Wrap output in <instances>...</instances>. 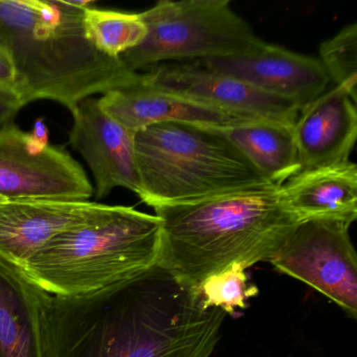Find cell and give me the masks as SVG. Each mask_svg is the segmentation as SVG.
I'll use <instances>...</instances> for the list:
<instances>
[{"label":"cell","mask_w":357,"mask_h":357,"mask_svg":"<svg viewBox=\"0 0 357 357\" xmlns=\"http://www.w3.org/2000/svg\"><path fill=\"white\" fill-rule=\"evenodd\" d=\"M3 200H7V199H5V198H3V197H0V202H3Z\"/></svg>","instance_id":"23"},{"label":"cell","mask_w":357,"mask_h":357,"mask_svg":"<svg viewBox=\"0 0 357 357\" xmlns=\"http://www.w3.org/2000/svg\"><path fill=\"white\" fill-rule=\"evenodd\" d=\"M350 227L334 220L303 221L269 262L356 319L357 257L349 235Z\"/></svg>","instance_id":"8"},{"label":"cell","mask_w":357,"mask_h":357,"mask_svg":"<svg viewBox=\"0 0 357 357\" xmlns=\"http://www.w3.org/2000/svg\"><path fill=\"white\" fill-rule=\"evenodd\" d=\"M218 129L268 183L280 187L301 172L294 125L250 120Z\"/></svg>","instance_id":"17"},{"label":"cell","mask_w":357,"mask_h":357,"mask_svg":"<svg viewBox=\"0 0 357 357\" xmlns=\"http://www.w3.org/2000/svg\"><path fill=\"white\" fill-rule=\"evenodd\" d=\"M72 114L70 144L93 172L96 198L107 197L116 188H125L137 195L135 132L104 112L98 100H83Z\"/></svg>","instance_id":"11"},{"label":"cell","mask_w":357,"mask_h":357,"mask_svg":"<svg viewBox=\"0 0 357 357\" xmlns=\"http://www.w3.org/2000/svg\"><path fill=\"white\" fill-rule=\"evenodd\" d=\"M93 194L83 167L49 143L45 125L31 132L14 123L0 128V197L89 202Z\"/></svg>","instance_id":"7"},{"label":"cell","mask_w":357,"mask_h":357,"mask_svg":"<svg viewBox=\"0 0 357 357\" xmlns=\"http://www.w3.org/2000/svg\"><path fill=\"white\" fill-rule=\"evenodd\" d=\"M103 206L45 198L0 202V258L24 268L53 238L89 222Z\"/></svg>","instance_id":"12"},{"label":"cell","mask_w":357,"mask_h":357,"mask_svg":"<svg viewBox=\"0 0 357 357\" xmlns=\"http://www.w3.org/2000/svg\"><path fill=\"white\" fill-rule=\"evenodd\" d=\"M154 211L158 264L196 290L227 269L271 260L298 225L273 183Z\"/></svg>","instance_id":"3"},{"label":"cell","mask_w":357,"mask_h":357,"mask_svg":"<svg viewBox=\"0 0 357 357\" xmlns=\"http://www.w3.org/2000/svg\"><path fill=\"white\" fill-rule=\"evenodd\" d=\"M24 104L15 89L0 85V128L13 124L14 119Z\"/></svg>","instance_id":"21"},{"label":"cell","mask_w":357,"mask_h":357,"mask_svg":"<svg viewBox=\"0 0 357 357\" xmlns=\"http://www.w3.org/2000/svg\"><path fill=\"white\" fill-rule=\"evenodd\" d=\"M225 315L155 264L91 294L52 296L45 357H210Z\"/></svg>","instance_id":"1"},{"label":"cell","mask_w":357,"mask_h":357,"mask_svg":"<svg viewBox=\"0 0 357 357\" xmlns=\"http://www.w3.org/2000/svg\"><path fill=\"white\" fill-rule=\"evenodd\" d=\"M206 308H219L227 314L245 308L246 300L258 294V288L248 282L245 271L233 267L208 278L198 288Z\"/></svg>","instance_id":"20"},{"label":"cell","mask_w":357,"mask_h":357,"mask_svg":"<svg viewBox=\"0 0 357 357\" xmlns=\"http://www.w3.org/2000/svg\"><path fill=\"white\" fill-rule=\"evenodd\" d=\"M301 171L349 162L357 137L356 100L342 86L319 96L294 125Z\"/></svg>","instance_id":"13"},{"label":"cell","mask_w":357,"mask_h":357,"mask_svg":"<svg viewBox=\"0 0 357 357\" xmlns=\"http://www.w3.org/2000/svg\"><path fill=\"white\" fill-rule=\"evenodd\" d=\"M319 61L330 81L342 86L357 100V24L344 26L319 45Z\"/></svg>","instance_id":"19"},{"label":"cell","mask_w":357,"mask_h":357,"mask_svg":"<svg viewBox=\"0 0 357 357\" xmlns=\"http://www.w3.org/2000/svg\"><path fill=\"white\" fill-rule=\"evenodd\" d=\"M139 14L147 36L120 57L133 72L164 62L233 57L262 43L227 0H160Z\"/></svg>","instance_id":"6"},{"label":"cell","mask_w":357,"mask_h":357,"mask_svg":"<svg viewBox=\"0 0 357 357\" xmlns=\"http://www.w3.org/2000/svg\"><path fill=\"white\" fill-rule=\"evenodd\" d=\"M87 1L0 0V47L15 68L24 106L51 100L70 112L95 93L139 84L143 76L98 51L84 30Z\"/></svg>","instance_id":"2"},{"label":"cell","mask_w":357,"mask_h":357,"mask_svg":"<svg viewBox=\"0 0 357 357\" xmlns=\"http://www.w3.org/2000/svg\"><path fill=\"white\" fill-rule=\"evenodd\" d=\"M98 101L104 112L135 133L158 123L221 128L252 120L154 89L145 82L144 77L139 84L109 91Z\"/></svg>","instance_id":"15"},{"label":"cell","mask_w":357,"mask_h":357,"mask_svg":"<svg viewBox=\"0 0 357 357\" xmlns=\"http://www.w3.org/2000/svg\"><path fill=\"white\" fill-rule=\"evenodd\" d=\"M84 30L93 47L104 55L120 58L139 47L147 36V28L141 14L124 13L87 8Z\"/></svg>","instance_id":"18"},{"label":"cell","mask_w":357,"mask_h":357,"mask_svg":"<svg viewBox=\"0 0 357 357\" xmlns=\"http://www.w3.org/2000/svg\"><path fill=\"white\" fill-rule=\"evenodd\" d=\"M160 244L155 215L104 204L89 222L53 238L24 269L51 296H82L151 268Z\"/></svg>","instance_id":"4"},{"label":"cell","mask_w":357,"mask_h":357,"mask_svg":"<svg viewBox=\"0 0 357 357\" xmlns=\"http://www.w3.org/2000/svg\"><path fill=\"white\" fill-rule=\"evenodd\" d=\"M284 208L298 220H334L351 225L357 218V166L349 162L303 170L279 187Z\"/></svg>","instance_id":"16"},{"label":"cell","mask_w":357,"mask_h":357,"mask_svg":"<svg viewBox=\"0 0 357 357\" xmlns=\"http://www.w3.org/2000/svg\"><path fill=\"white\" fill-rule=\"evenodd\" d=\"M51 294L0 258V357H45Z\"/></svg>","instance_id":"14"},{"label":"cell","mask_w":357,"mask_h":357,"mask_svg":"<svg viewBox=\"0 0 357 357\" xmlns=\"http://www.w3.org/2000/svg\"><path fill=\"white\" fill-rule=\"evenodd\" d=\"M194 63L291 102L300 112L326 93L330 83L319 58L294 53L264 41L250 53Z\"/></svg>","instance_id":"10"},{"label":"cell","mask_w":357,"mask_h":357,"mask_svg":"<svg viewBox=\"0 0 357 357\" xmlns=\"http://www.w3.org/2000/svg\"><path fill=\"white\" fill-rule=\"evenodd\" d=\"M143 77L154 89L243 118L294 125L300 114V109L291 102L267 95L238 79L211 72L194 62L160 64L150 68Z\"/></svg>","instance_id":"9"},{"label":"cell","mask_w":357,"mask_h":357,"mask_svg":"<svg viewBox=\"0 0 357 357\" xmlns=\"http://www.w3.org/2000/svg\"><path fill=\"white\" fill-rule=\"evenodd\" d=\"M142 202L189 204L271 183L218 128L165 122L135 133Z\"/></svg>","instance_id":"5"},{"label":"cell","mask_w":357,"mask_h":357,"mask_svg":"<svg viewBox=\"0 0 357 357\" xmlns=\"http://www.w3.org/2000/svg\"><path fill=\"white\" fill-rule=\"evenodd\" d=\"M15 83V68L8 52L0 47V85L13 87Z\"/></svg>","instance_id":"22"}]
</instances>
